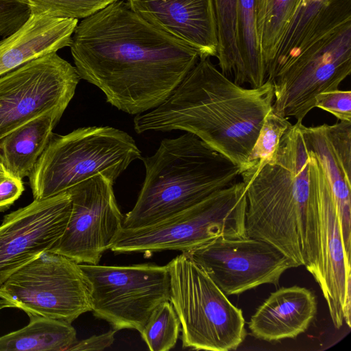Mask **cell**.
<instances>
[{
  "label": "cell",
  "instance_id": "obj_33",
  "mask_svg": "<svg viewBox=\"0 0 351 351\" xmlns=\"http://www.w3.org/2000/svg\"><path fill=\"white\" fill-rule=\"evenodd\" d=\"M266 1L267 0H256L257 27L258 34L262 26Z\"/></svg>",
  "mask_w": 351,
  "mask_h": 351
},
{
  "label": "cell",
  "instance_id": "obj_35",
  "mask_svg": "<svg viewBox=\"0 0 351 351\" xmlns=\"http://www.w3.org/2000/svg\"><path fill=\"white\" fill-rule=\"evenodd\" d=\"M3 167V165L2 163V161H1V153H0V169Z\"/></svg>",
  "mask_w": 351,
  "mask_h": 351
},
{
  "label": "cell",
  "instance_id": "obj_8",
  "mask_svg": "<svg viewBox=\"0 0 351 351\" xmlns=\"http://www.w3.org/2000/svg\"><path fill=\"white\" fill-rule=\"evenodd\" d=\"M351 73V19L311 36L282 64L270 71L272 109L302 123L317 95L336 90Z\"/></svg>",
  "mask_w": 351,
  "mask_h": 351
},
{
  "label": "cell",
  "instance_id": "obj_32",
  "mask_svg": "<svg viewBox=\"0 0 351 351\" xmlns=\"http://www.w3.org/2000/svg\"><path fill=\"white\" fill-rule=\"evenodd\" d=\"M116 332V330L112 329L101 335L77 341L68 351L103 350L113 343Z\"/></svg>",
  "mask_w": 351,
  "mask_h": 351
},
{
  "label": "cell",
  "instance_id": "obj_4",
  "mask_svg": "<svg viewBox=\"0 0 351 351\" xmlns=\"http://www.w3.org/2000/svg\"><path fill=\"white\" fill-rule=\"evenodd\" d=\"M145 177L136 202L122 228L160 221L239 181L240 169L197 136L186 132L163 139L156 152L141 157Z\"/></svg>",
  "mask_w": 351,
  "mask_h": 351
},
{
  "label": "cell",
  "instance_id": "obj_2",
  "mask_svg": "<svg viewBox=\"0 0 351 351\" xmlns=\"http://www.w3.org/2000/svg\"><path fill=\"white\" fill-rule=\"evenodd\" d=\"M273 101L269 82L244 87L217 69L210 58H201L162 104L135 116L134 128L138 134L176 130L191 133L241 173Z\"/></svg>",
  "mask_w": 351,
  "mask_h": 351
},
{
  "label": "cell",
  "instance_id": "obj_13",
  "mask_svg": "<svg viewBox=\"0 0 351 351\" xmlns=\"http://www.w3.org/2000/svg\"><path fill=\"white\" fill-rule=\"evenodd\" d=\"M114 182L97 174L67 190L71 197L70 217L49 252L77 263H99L122 228L124 217L115 199Z\"/></svg>",
  "mask_w": 351,
  "mask_h": 351
},
{
  "label": "cell",
  "instance_id": "obj_9",
  "mask_svg": "<svg viewBox=\"0 0 351 351\" xmlns=\"http://www.w3.org/2000/svg\"><path fill=\"white\" fill-rule=\"evenodd\" d=\"M5 307L72 323L92 311L90 285L77 263L46 251L13 273L0 287Z\"/></svg>",
  "mask_w": 351,
  "mask_h": 351
},
{
  "label": "cell",
  "instance_id": "obj_17",
  "mask_svg": "<svg viewBox=\"0 0 351 351\" xmlns=\"http://www.w3.org/2000/svg\"><path fill=\"white\" fill-rule=\"evenodd\" d=\"M143 19L195 49L216 56L217 29L213 0H126Z\"/></svg>",
  "mask_w": 351,
  "mask_h": 351
},
{
  "label": "cell",
  "instance_id": "obj_18",
  "mask_svg": "<svg viewBox=\"0 0 351 351\" xmlns=\"http://www.w3.org/2000/svg\"><path fill=\"white\" fill-rule=\"evenodd\" d=\"M316 313L311 291L296 285L283 287L257 308L248 328L255 338L266 341L295 338L308 329Z\"/></svg>",
  "mask_w": 351,
  "mask_h": 351
},
{
  "label": "cell",
  "instance_id": "obj_34",
  "mask_svg": "<svg viewBox=\"0 0 351 351\" xmlns=\"http://www.w3.org/2000/svg\"><path fill=\"white\" fill-rule=\"evenodd\" d=\"M3 308H6L4 302H3V301L1 299H0V310Z\"/></svg>",
  "mask_w": 351,
  "mask_h": 351
},
{
  "label": "cell",
  "instance_id": "obj_6",
  "mask_svg": "<svg viewBox=\"0 0 351 351\" xmlns=\"http://www.w3.org/2000/svg\"><path fill=\"white\" fill-rule=\"evenodd\" d=\"M245 187L242 180L198 203L143 227L122 228L110 250L117 254L189 252L218 238L246 237Z\"/></svg>",
  "mask_w": 351,
  "mask_h": 351
},
{
  "label": "cell",
  "instance_id": "obj_1",
  "mask_svg": "<svg viewBox=\"0 0 351 351\" xmlns=\"http://www.w3.org/2000/svg\"><path fill=\"white\" fill-rule=\"evenodd\" d=\"M69 47L80 78L98 87L114 107L136 115L162 104L200 58L123 0L83 19Z\"/></svg>",
  "mask_w": 351,
  "mask_h": 351
},
{
  "label": "cell",
  "instance_id": "obj_29",
  "mask_svg": "<svg viewBox=\"0 0 351 351\" xmlns=\"http://www.w3.org/2000/svg\"><path fill=\"white\" fill-rule=\"evenodd\" d=\"M32 15L29 0H0V36L16 32Z\"/></svg>",
  "mask_w": 351,
  "mask_h": 351
},
{
  "label": "cell",
  "instance_id": "obj_23",
  "mask_svg": "<svg viewBox=\"0 0 351 351\" xmlns=\"http://www.w3.org/2000/svg\"><path fill=\"white\" fill-rule=\"evenodd\" d=\"M237 45L241 62L239 85L258 88L267 72L259 43L256 0H237Z\"/></svg>",
  "mask_w": 351,
  "mask_h": 351
},
{
  "label": "cell",
  "instance_id": "obj_12",
  "mask_svg": "<svg viewBox=\"0 0 351 351\" xmlns=\"http://www.w3.org/2000/svg\"><path fill=\"white\" fill-rule=\"evenodd\" d=\"M310 258L306 270L319 286L331 320L337 329L343 323L346 295L351 286L348 260L336 205L329 188L308 166Z\"/></svg>",
  "mask_w": 351,
  "mask_h": 351
},
{
  "label": "cell",
  "instance_id": "obj_10",
  "mask_svg": "<svg viewBox=\"0 0 351 351\" xmlns=\"http://www.w3.org/2000/svg\"><path fill=\"white\" fill-rule=\"evenodd\" d=\"M90 285L92 312L117 331L142 330L152 312L170 299L167 265L80 263Z\"/></svg>",
  "mask_w": 351,
  "mask_h": 351
},
{
  "label": "cell",
  "instance_id": "obj_30",
  "mask_svg": "<svg viewBox=\"0 0 351 351\" xmlns=\"http://www.w3.org/2000/svg\"><path fill=\"white\" fill-rule=\"evenodd\" d=\"M315 108L324 110L340 121H351V91L338 89L319 94Z\"/></svg>",
  "mask_w": 351,
  "mask_h": 351
},
{
  "label": "cell",
  "instance_id": "obj_25",
  "mask_svg": "<svg viewBox=\"0 0 351 351\" xmlns=\"http://www.w3.org/2000/svg\"><path fill=\"white\" fill-rule=\"evenodd\" d=\"M302 1H266L262 26L258 36L261 51L267 72Z\"/></svg>",
  "mask_w": 351,
  "mask_h": 351
},
{
  "label": "cell",
  "instance_id": "obj_31",
  "mask_svg": "<svg viewBox=\"0 0 351 351\" xmlns=\"http://www.w3.org/2000/svg\"><path fill=\"white\" fill-rule=\"evenodd\" d=\"M23 191L22 179L9 172L3 166L0 169V212L9 208Z\"/></svg>",
  "mask_w": 351,
  "mask_h": 351
},
{
  "label": "cell",
  "instance_id": "obj_19",
  "mask_svg": "<svg viewBox=\"0 0 351 351\" xmlns=\"http://www.w3.org/2000/svg\"><path fill=\"white\" fill-rule=\"evenodd\" d=\"M75 19L32 14L16 32L0 41V76L47 54L69 47Z\"/></svg>",
  "mask_w": 351,
  "mask_h": 351
},
{
  "label": "cell",
  "instance_id": "obj_3",
  "mask_svg": "<svg viewBox=\"0 0 351 351\" xmlns=\"http://www.w3.org/2000/svg\"><path fill=\"white\" fill-rule=\"evenodd\" d=\"M295 122L282 136L275 158L240 174L246 194L247 237L265 241L295 267L309 258L308 156Z\"/></svg>",
  "mask_w": 351,
  "mask_h": 351
},
{
  "label": "cell",
  "instance_id": "obj_11",
  "mask_svg": "<svg viewBox=\"0 0 351 351\" xmlns=\"http://www.w3.org/2000/svg\"><path fill=\"white\" fill-rule=\"evenodd\" d=\"M80 79L75 67L56 52L0 76V141L46 112L65 110Z\"/></svg>",
  "mask_w": 351,
  "mask_h": 351
},
{
  "label": "cell",
  "instance_id": "obj_16",
  "mask_svg": "<svg viewBox=\"0 0 351 351\" xmlns=\"http://www.w3.org/2000/svg\"><path fill=\"white\" fill-rule=\"evenodd\" d=\"M308 153L332 195L346 257L351 254V121L317 126L300 124Z\"/></svg>",
  "mask_w": 351,
  "mask_h": 351
},
{
  "label": "cell",
  "instance_id": "obj_5",
  "mask_svg": "<svg viewBox=\"0 0 351 351\" xmlns=\"http://www.w3.org/2000/svg\"><path fill=\"white\" fill-rule=\"evenodd\" d=\"M141 157L134 138L109 126L80 128L53 134L29 175L34 199L47 198L97 174L115 181Z\"/></svg>",
  "mask_w": 351,
  "mask_h": 351
},
{
  "label": "cell",
  "instance_id": "obj_20",
  "mask_svg": "<svg viewBox=\"0 0 351 351\" xmlns=\"http://www.w3.org/2000/svg\"><path fill=\"white\" fill-rule=\"evenodd\" d=\"M64 112L56 109L46 112L21 125L1 140V161L9 172L22 180L29 176Z\"/></svg>",
  "mask_w": 351,
  "mask_h": 351
},
{
  "label": "cell",
  "instance_id": "obj_27",
  "mask_svg": "<svg viewBox=\"0 0 351 351\" xmlns=\"http://www.w3.org/2000/svg\"><path fill=\"white\" fill-rule=\"evenodd\" d=\"M291 125L287 118L276 114L271 107L263 120L245 170L273 160L282 136Z\"/></svg>",
  "mask_w": 351,
  "mask_h": 351
},
{
  "label": "cell",
  "instance_id": "obj_22",
  "mask_svg": "<svg viewBox=\"0 0 351 351\" xmlns=\"http://www.w3.org/2000/svg\"><path fill=\"white\" fill-rule=\"evenodd\" d=\"M29 317L27 326L0 337V351H65L77 341L71 323L38 315Z\"/></svg>",
  "mask_w": 351,
  "mask_h": 351
},
{
  "label": "cell",
  "instance_id": "obj_15",
  "mask_svg": "<svg viewBox=\"0 0 351 351\" xmlns=\"http://www.w3.org/2000/svg\"><path fill=\"white\" fill-rule=\"evenodd\" d=\"M71 212L68 191L5 216L0 224V287L16 271L49 251L63 234Z\"/></svg>",
  "mask_w": 351,
  "mask_h": 351
},
{
  "label": "cell",
  "instance_id": "obj_26",
  "mask_svg": "<svg viewBox=\"0 0 351 351\" xmlns=\"http://www.w3.org/2000/svg\"><path fill=\"white\" fill-rule=\"evenodd\" d=\"M180 330V322L170 301L161 303L152 312L140 332L151 351L173 348Z\"/></svg>",
  "mask_w": 351,
  "mask_h": 351
},
{
  "label": "cell",
  "instance_id": "obj_21",
  "mask_svg": "<svg viewBox=\"0 0 351 351\" xmlns=\"http://www.w3.org/2000/svg\"><path fill=\"white\" fill-rule=\"evenodd\" d=\"M350 19L351 0H302L269 69L292 57L317 32Z\"/></svg>",
  "mask_w": 351,
  "mask_h": 351
},
{
  "label": "cell",
  "instance_id": "obj_14",
  "mask_svg": "<svg viewBox=\"0 0 351 351\" xmlns=\"http://www.w3.org/2000/svg\"><path fill=\"white\" fill-rule=\"evenodd\" d=\"M187 252L227 295H238L265 284L277 286L294 265L269 243L246 237L218 238Z\"/></svg>",
  "mask_w": 351,
  "mask_h": 351
},
{
  "label": "cell",
  "instance_id": "obj_24",
  "mask_svg": "<svg viewBox=\"0 0 351 351\" xmlns=\"http://www.w3.org/2000/svg\"><path fill=\"white\" fill-rule=\"evenodd\" d=\"M221 71L239 85L241 62L237 45V0H213Z\"/></svg>",
  "mask_w": 351,
  "mask_h": 351
},
{
  "label": "cell",
  "instance_id": "obj_28",
  "mask_svg": "<svg viewBox=\"0 0 351 351\" xmlns=\"http://www.w3.org/2000/svg\"><path fill=\"white\" fill-rule=\"evenodd\" d=\"M116 0H29L32 14L62 19H84Z\"/></svg>",
  "mask_w": 351,
  "mask_h": 351
},
{
  "label": "cell",
  "instance_id": "obj_7",
  "mask_svg": "<svg viewBox=\"0 0 351 351\" xmlns=\"http://www.w3.org/2000/svg\"><path fill=\"white\" fill-rule=\"evenodd\" d=\"M170 299L180 322L184 348L236 350L246 337L242 310L235 306L187 252L167 265Z\"/></svg>",
  "mask_w": 351,
  "mask_h": 351
}]
</instances>
